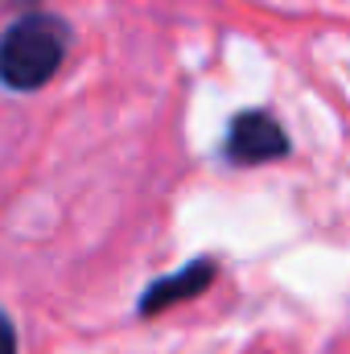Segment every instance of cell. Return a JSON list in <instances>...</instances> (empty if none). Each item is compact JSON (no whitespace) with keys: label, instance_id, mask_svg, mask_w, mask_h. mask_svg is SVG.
<instances>
[{"label":"cell","instance_id":"obj_1","mask_svg":"<svg viewBox=\"0 0 350 354\" xmlns=\"http://www.w3.org/2000/svg\"><path fill=\"white\" fill-rule=\"evenodd\" d=\"M71 46V25L54 12H29L12 21L0 37V83L8 91H37L46 87Z\"/></svg>","mask_w":350,"mask_h":354},{"label":"cell","instance_id":"obj_2","mask_svg":"<svg viewBox=\"0 0 350 354\" xmlns=\"http://www.w3.org/2000/svg\"><path fill=\"white\" fill-rule=\"evenodd\" d=\"M223 157L231 165H264V161H276V157H288V132L260 107L252 111H239L227 128V140H223Z\"/></svg>","mask_w":350,"mask_h":354},{"label":"cell","instance_id":"obj_3","mask_svg":"<svg viewBox=\"0 0 350 354\" xmlns=\"http://www.w3.org/2000/svg\"><path fill=\"white\" fill-rule=\"evenodd\" d=\"M214 276H219L214 260H194V264H185L181 272H169V276H161L157 284H149V288L140 292L136 309H140V317H157V313L169 309L174 301H194L198 292H206V288L214 284Z\"/></svg>","mask_w":350,"mask_h":354},{"label":"cell","instance_id":"obj_4","mask_svg":"<svg viewBox=\"0 0 350 354\" xmlns=\"http://www.w3.org/2000/svg\"><path fill=\"white\" fill-rule=\"evenodd\" d=\"M0 354H17V330L4 313H0Z\"/></svg>","mask_w":350,"mask_h":354}]
</instances>
